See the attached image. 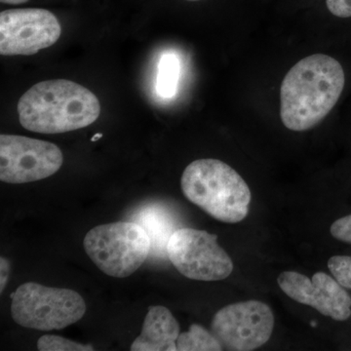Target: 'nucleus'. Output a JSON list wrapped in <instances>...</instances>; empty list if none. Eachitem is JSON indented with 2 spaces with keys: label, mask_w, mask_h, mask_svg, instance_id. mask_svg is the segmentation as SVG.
Segmentation results:
<instances>
[{
  "label": "nucleus",
  "mask_w": 351,
  "mask_h": 351,
  "mask_svg": "<svg viewBox=\"0 0 351 351\" xmlns=\"http://www.w3.org/2000/svg\"><path fill=\"white\" fill-rule=\"evenodd\" d=\"M328 269L341 286L351 290V256H334L330 258Z\"/></svg>",
  "instance_id": "nucleus-16"
},
{
  "label": "nucleus",
  "mask_w": 351,
  "mask_h": 351,
  "mask_svg": "<svg viewBox=\"0 0 351 351\" xmlns=\"http://www.w3.org/2000/svg\"><path fill=\"white\" fill-rule=\"evenodd\" d=\"M62 27L46 9H10L0 13V54L31 56L54 45Z\"/></svg>",
  "instance_id": "nucleus-9"
},
{
  "label": "nucleus",
  "mask_w": 351,
  "mask_h": 351,
  "mask_svg": "<svg viewBox=\"0 0 351 351\" xmlns=\"http://www.w3.org/2000/svg\"><path fill=\"white\" fill-rule=\"evenodd\" d=\"M186 1H200V0H186Z\"/></svg>",
  "instance_id": "nucleus-22"
},
{
  "label": "nucleus",
  "mask_w": 351,
  "mask_h": 351,
  "mask_svg": "<svg viewBox=\"0 0 351 351\" xmlns=\"http://www.w3.org/2000/svg\"><path fill=\"white\" fill-rule=\"evenodd\" d=\"M182 193L191 202L219 221L237 223L249 212L248 184L232 167L219 159H198L182 173Z\"/></svg>",
  "instance_id": "nucleus-3"
},
{
  "label": "nucleus",
  "mask_w": 351,
  "mask_h": 351,
  "mask_svg": "<svg viewBox=\"0 0 351 351\" xmlns=\"http://www.w3.org/2000/svg\"><path fill=\"white\" fill-rule=\"evenodd\" d=\"M85 313L84 300L77 292L69 289L27 282L21 285L12 295L13 320L29 329H64L82 319Z\"/></svg>",
  "instance_id": "nucleus-5"
},
{
  "label": "nucleus",
  "mask_w": 351,
  "mask_h": 351,
  "mask_svg": "<svg viewBox=\"0 0 351 351\" xmlns=\"http://www.w3.org/2000/svg\"><path fill=\"white\" fill-rule=\"evenodd\" d=\"M166 252L176 269L193 280H223L232 274V258L219 246L218 237L205 230H175L168 239Z\"/></svg>",
  "instance_id": "nucleus-6"
},
{
  "label": "nucleus",
  "mask_w": 351,
  "mask_h": 351,
  "mask_svg": "<svg viewBox=\"0 0 351 351\" xmlns=\"http://www.w3.org/2000/svg\"><path fill=\"white\" fill-rule=\"evenodd\" d=\"M2 3L4 4H11V5H18V4L25 3V2L29 1V0H0Z\"/></svg>",
  "instance_id": "nucleus-20"
},
{
  "label": "nucleus",
  "mask_w": 351,
  "mask_h": 351,
  "mask_svg": "<svg viewBox=\"0 0 351 351\" xmlns=\"http://www.w3.org/2000/svg\"><path fill=\"white\" fill-rule=\"evenodd\" d=\"M279 287L291 299L313 307L322 315L336 321L351 316V297L336 278L316 272L313 278L297 271H283L277 278Z\"/></svg>",
  "instance_id": "nucleus-10"
},
{
  "label": "nucleus",
  "mask_w": 351,
  "mask_h": 351,
  "mask_svg": "<svg viewBox=\"0 0 351 351\" xmlns=\"http://www.w3.org/2000/svg\"><path fill=\"white\" fill-rule=\"evenodd\" d=\"M180 325L167 307L151 306L145 315L140 336L131 345L132 351H177Z\"/></svg>",
  "instance_id": "nucleus-11"
},
{
  "label": "nucleus",
  "mask_w": 351,
  "mask_h": 351,
  "mask_svg": "<svg viewBox=\"0 0 351 351\" xmlns=\"http://www.w3.org/2000/svg\"><path fill=\"white\" fill-rule=\"evenodd\" d=\"M326 6L336 17H351V0H326Z\"/></svg>",
  "instance_id": "nucleus-18"
},
{
  "label": "nucleus",
  "mask_w": 351,
  "mask_h": 351,
  "mask_svg": "<svg viewBox=\"0 0 351 351\" xmlns=\"http://www.w3.org/2000/svg\"><path fill=\"white\" fill-rule=\"evenodd\" d=\"M83 246L88 257L104 274L125 278L149 257L152 240L140 223L117 221L90 230Z\"/></svg>",
  "instance_id": "nucleus-4"
},
{
  "label": "nucleus",
  "mask_w": 351,
  "mask_h": 351,
  "mask_svg": "<svg viewBox=\"0 0 351 351\" xmlns=\"http://www.w3.org/2000/svg\"><path fill=\"white\" fill-rule=\"evenodd\" d=\"M101 105L86 87L66 80L34 85L18 103L21 125L41 134H61L91 125L100 117Z\"/></svg>",
  "instance_id": "nucleus-2"
},
{
  "label": "nucleus",
  "mask_w": 351,
  "mask_h": 351,
  "mask_svg": "<svg viewBox=\"0 0 351 351\" xmlns=\"http://www.w3.org/2000/svg\"><path fill=\"white\" fill-rule=\"evenodd\" d=\"M274 328V315L265 302L247 301L219 309L212 320L211 329L223 348L250 351L269 341Z\"/></svg>",
  "instance_id": "nucleus-7"
},
{
  "label": "nucleus",
  "mask_w": 351,
  "mask_h": 351,
  "mask_svg": "<svg viewBox=\"0 0 351 351\" xmlns=\"http://www.w3.org/2000/svg\"><path fill=\"white\" fill-rule=\"evenodd\" d=\"M330 232L335 239L351 244V214L335 221Z\"/></svg>",
  "instance_id": "nucleus-17"
},
{
  "label": "nucleus",
  "mask_w": 351,
  "mask_h": 351,
  "mask_svg": "<svg viewBox=\"0 0 351 351\" xmlns=\"http://www.w3.org/2000/svg\"><path fill=\"white\" fill-rule=\"evenodd\" d=\"M179 351H219L223 346L213 332H208L198 324H193L189 331L180 334L177 341Z\"/></svg>",
  "instance_id": "nucleus-12"
},
{
  "label": "nucleus",
  "mask_w": 351,
  "mask_h": 351,
  "mask_svg": "<svg viewBox=\"0 0 351 351\" xmlns=\"http://www.w3.org/2000/svg\"><path fill=\"white\" fill-rule=\"evenodd\" d=\"M180 64L173 54H165L161 58L157 75V92L163 98H171L177 92L179 82Z\"/></svg>",
  "instance_id": "nucleus-13"
},
{
  "label": "nucleus",
  "mask_w": 351,
  "mask_h": 351,
  "mask_svg": "<svg viewBox=\"0 0 351 351\" xmlns=\"http://www.w3.org/2000/svg\"><path fill=\"white\" fill-rule=\"evenodd\" d=\"M345 83V71L335 58L314 54L298 62L281 84L284 126L304 132L318 125L338 103Z\"/></svg>",
  "instance_id": "nucleus-1"
},
{
  "label": "nucleus",
  "mask_w": 351,
  "mask_h": 351,
  "mask_svg": "<svg viewBox=\"0 0 351 351\" xmlns=\"http://www.w3.org/2000/svg\"><path fill=\"white\" fill-rule=\"evenodd\" d=\"M165 221V215L161 213L160 210L156 209V208H149L145 211L144 210V212L141 214L142 223L140 225L147 230L149 235L151 233L152 234V237H151L152 246L154 243H160V240H159L160 237H163V235L171 237L172 234V233L170 234V230H165L166 228H169Z\"/></svg>",
  "instance_id": "nucleus-14"
},
{
  "label": "nucleus",
  "mask_w": 351,
  "mask_h": 351,
  "mask_svg": "<svg viewBox=\"0 0 351 351\" xmlns=\"http://www.w3.org/2000/svg\"><path fill=\"white\" fill-rule=\"evenodd\" d=\"M64 156L56 145L24 136H0V180L27 184L54 175Z\"/></svg>",
  "instance_id": "nucleus-8"
},
{
  "label": "nucleus",
  "mask_w": 351,
  "mask_h": 351,
  "mask_svg": "<svg viewBox=\"0 0 351 351\" xmlns=\"http://www.w3.org/2000/svg\"><path fill=\"white\" fill-rule=\"evenodd\" d=\"M0 292H3L4 289L6 287L7 281H8L9 274H10V263L6 258L1 257L0 258Z\"/></svg>",
  "instance_id": "nucleus-19"
},
{
  "label": "nucleus",
  "mask_w": 351,
  "mask_h": 351,
  "mask_svg": "<svg viewBox=\"0 0 351 351\" xmlns=\"http://www.w3.org/2000/svg\"><path fill=\"white\" fill-rule=\"evenodd\" d=\"M101 136H103L101 135V134H96V135H95V137L92 138V141H93L94 142V141L98 140V138H101Z\"/></svg>",
  "instance_id": "nucleus-21"
},
{
  "label": "nucleus",
  "mask_w": 351,
  "mask_h": 351,
  "mask_svg": "<svg viewBox=\"0 0 351 351\" xmlns=\"http://www.w3.org/2000/svg\"><path fill=\"white\" fill-rule=\"evenodd\" d=\"M38 350L40 351H92L93 346L82 345L71 339L55 335H44L38 339Z\"/></svg>",
  "instance_id": "nucleus-15"
}]
</instances>
